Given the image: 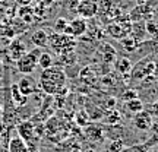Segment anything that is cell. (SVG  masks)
Instances as JSON below:
<instances>
[{"label":"cell","instance_id":"2","mask_svg":"<svg viewBox=\"0 0 158 152\" xmlns=\"http://www.w3.org/2000/svg\"><path fill=\"white\" fill-rule=\"evenodd\" d=\"M48 45L56 51L57 54H62V53L73 51L76 43H75L73 37H70V35L53 32L51 35H48Z\"/></svg>","mask_w":158,"mask_h":152},{"label":"cell","instance_id":"20","mask_svg":"<svg viewBox=\"0 0 158 152\" xmlns=\"http://www.w3.org/2000/svg\"><path fill=\"white\" fill-rule=\"evenodd\" d=\"M53 31L56 34H66L68 35V31H69V21L66 18H57L54 23H53Z\"/></svg>","mask_w":158,"mask_h":152},{"label":"cell","instance_id":"33","mask_svg":"<svg viewBox=\"0 0 158 152\" xmlns=\"http://www.w3.org/2000/svg\"><path fill=\"white\" fill-rule=\"evenodd\" d=\"M3 114H5V108H3V105L0 104V120L3 118Z\"/></svg>","mask_w":158,"mask_h":152},{"label":"cell","instance_id":"29","mask_svg":"<svg viewBox=\"0 0 158 152\" xmlns=\"http://www.w3.org/2000/svg\"><path fill=\"white\" fill-rule=\"evenodd\" d=\"M18 6H31V3L34 2V0H13Z\"/></svg>","mask_w":158,"mask_h":152},{"label":"cell","instance_id":"18","mask_svg":"<svg viewBox=\"0 0 158 152\" xmlns=\"http://www.w3.org/2000/svg\"><path fill=\"white\" fill-rule=\"evenodd\" d=\"M120 44L123 47L124 51H127V53H132V51H135L138 48V45H139V41L133 37V35H127V37H124V38L120 39Z\"/></svg>","mask_w":158,"mask_h":152},{"label":"cell","instance_id":"28","mask_svg":"<svg viewBox=\"0 0 158 152\" xmlns=\"http://www.w3.org/2000/svg\"><path fill=\"white\" fill-rule=\"evenodd\" d=\"M151 116H154V117H157L158 118V101L152 102V105H151Z\"/></svg>","mask_w":158,"mask_h":152},{"label":"cell","instance_id":"7","mask_svg":"<svg viewBox=\"0 0 158 152\" xmlns=\"http://www.w3.org/2000/svg\"><path fill=\"white\" fill-rule=\"evenodd\" d=\"M100 0H79L76 12L81 18L84 19H89L94 18L100 10V5H98Z\"/></svg>","mask_w":158,"mask_h":152},{"label":"cell","instance_id":"6","mask_svg":"<svg viewBox=\"0 0 158 152\" xmlns=\"http://www.w3.org/2000/svg\"><path fill=\"white\" fill-rule=\"evenodd\" d=\"M154 15V9L149 6V3H139V5L133 7L130 10V15H129V19L130 22H145L147 19L152 18Z\"/></svg>","mask_w":158,"mask_h":152},{"label":"cell","instance_id":"27","mask_svg":"<svg viewBox=\"0 0 158 152\" xmlns=\"http://www.w3.org/2000/svg\"><path fill=\"white\" fill-rule=\"evenodd\" d=\"M111 149H113L114 152H120L122 149H123V142H122V141H116V142L113 143Z\"/></svg>","mask_w":158,"mask_h":152},{"label":"cell","instance_id":"23","mask_svg":"<svg viewBox=\"0 0 158 152\" xmlns=\"http://www.w3.org/2000/svg\"><path fill=\"white\" fill-rule=\"evenodd\" d=\"M60 56V63H63L64 66H70V64H75L76 63V54L73 51H68V53H62L59 54Z\"/></svg>","mask_w":158,"mask_h":152},{"label":"cell","instance_id":"8","mask_svg":"<svg viewBox=\"0 0 158 152\" xmlns=\"http://www.w3.org/2000/svg\"><path fill=\"white\" fill-rule=\"evenodd\" d=\"M133 116H135L133 117V126L138 130H149L154 126L152 116L147 110H142V111L133 114Z\"/></svg>","mask_w":158,"mask_h":152},{"label":"cell","instance_id":"24","mask_svg":"<svg viewBox=\"0 0 158 152\" xmlns=\"http://www.w3.org/2000/svg\"><path fill=\"white\" fill-rule=\"evenodd\" d=\"M101 133H102V130L100 127H88L86 129V136L89 139H92V141H95V136H97V141L101 142V139H102Z\"/></svg>","mask_w":158,"mask_h":152},{"label":"cell","instance_id":"15","mask_svg":"<svg viewBox=\"0 0 158 152\" xmlns=\"http://www.w3.org/2000/svg\"><path fill=\"white\" fill-rule=\"evenodd\" d=\"M9 152H29V146L27 142L21 139L19 136H13L9 139V145H7Z\"/></svg>","mask_w":158,"mask_h":152},{"label":"cell","instance_id":"9","mask_svg":"<svg viewBox=\"0 0 158 152\" xmlns=\"http://www.w3.org/2000/svg\"><path fill=\"white\" fill-rule=\"evenodd\" d=\"M88 29V23H86V19L84 18H75L72 21H69V31H68V35L70 37H82V35L86 32Z\"/></svg>","mask_w":158,"mask_h":152},{"label":"cell","instance_id":"16","mask_svg":"<svg viewBox=\"0 0 158 152\" xmlns=\"http://www.w3.org/2000/svg\"><path fill=\"white\" fill-rule=\"evenodd\" d=\"M114 68L117 70L118 73L122 75H127L130 73V70H132V62H130V59L127 57H116V60H114Z\"/></svg>","mask_w":158,"mask_h":152},{"label":"cell","instance_id":"32","mask_svg":"<svg viewBox=\"0 0 158 152\" xmlns=\"http://www.w3.org/2000/svg\"><path fill=\"white\" fill-rule=\"evenodd\" d=\"M3 75H5V68H3V62L0 60V79L3 78Z\"/></svg>","mask_w":158,"mask_h":152},{"label":"cell","instance_id":"19","mask_svg":"<svg viewBox=\"0 0 158 152\" xmlns=\"http://www.w3.org/2000/svg\"><path fill=\"white\" fill-rule=\"evenodd\" d=\"M100 53H101L102 59H104V62H108L111 63L116 60V57H117V53H116V50H114L113 47L110 44H102L101 48H100Z\"/></svg>","mask_w":158,"mask_h":152},{"label":"cell","instance_id":"4","mask_svg":"<svg viewBox=\"0 0 158 152\" xmlns=\"http://www.w3.org/2000/svg\"><path fill=\"white\" fill-rule=\"evenodd\" d=\"M155 70H157V63L154 60L145 59V60H141L139 63H136L135 66H132L130 76L135 80H142V79H147L151 75H154Z\"/></svg>","mask_w":158,"mask_h":152},{"label":"cell","instance_id":"22","mask_svg":"<svg viewBox=\"0 0 158 152\" xmlns=\"http://www.w3.org/2000/svg\"><path fill=\"white\" fill-rule=\"evenodd\" d=\"M126 108H127V111L132 114H136L142 111L143 110V102L139 100V98H136V100H130V101H126Z\"/></svg>","mask_w":158,"mask_h":152},{"label":"cell","instance_id":"17","mask_svg":"<svg viewBox=\"0 0 158 152\" xmlns=\"http://www.w3.org/2000/svg\"><path fill=\"white\" fill-rule=\"evenodd\" d=\"M10 95H12V101L15 107H23L27 101H28V97H25L21 94V91L18 89V85L13 84L10 86Z\"/></svg>","mask_w":158,"mask_h":152},{"label":"cell","instance_id":"25","mask_svg":"<svg viewBox=\"0 0 158 152\" xmlns=\"http://www.w3.org/2000/svg\"><path fill=\"white\" fill-rule=\"evenodd\" d=\"M136 98H139V94L136 92L135 89H130V91H126L123 94V101H130V100H136Z\"/></svg>","mask_w":158,"mask_h":152},{"label":"cell","instance_id":"30","mask_svg":"<svg viewBox=\"0 0 158 152\" xmlns=\"http://www.w3.org/2000/svg\"><path fill=\"white\" fill-rule=\"evenodd\" d=\"M7 7H9V5L6 3L5 0H0V13H5Z\"/></svg>","mask_w":158,"mask_h":152},{"label":"cell","instance_id":"10","mask_svg":"<svg viewBox=\"0 0 158 152\" xmlns=\"http://www.w3.org/2000/svg\"><path fill=\"white\" fill-rule=\"evenodd\" d=\"M16 85H18V89L21 91V94L25 97L35 94V91H37V84H35L34 78H31L29 75H23L22 78L16 82Z\"/></svg>","mask_w":158,"mask_h":152},{"label":"cell","instance_id":"26","mask_svg":"<svg viewBox=\"0 0 158 152\" xmlns=\"http://www.w3.org/2000/svg\"><path fill=\"white\" fill-rule=\"evenodd\" d=\"M34 2L38 6H41V7H48V6H51L54 3V0H34Z\"/></svg>","mask_w":158,"mask_h":152},{"label":"cell","instance_id":"13","mask_svg":"<svg viewBox=\"0 0 158 152\" xmlns=\"http://www.w3.org/2000/svg\"><path fill=\"white\" fill-rule=\"evenodd\" d=\"M31 43L37 47V48H43L48 45V34L44 29H37L31 35Z\"/></svg>","mask_w":158,"mask_h":152},{"label":"cell","instance_id":"34","mask_svg":"<svg viewBox=\"0 0 158 152\" xmlns=\"http://www.w3.org/2000/svg\"><path fill=\"white\" fill-rule=\"evenodd\" d=\"M136 2H138V3H147L148 0H136Z\"/></svg>","mask_w":158,"mask_h":152},{"label":"cell","instance_id":"3","mask_svg":"<svg viewBox=\"0 0 158 152\" xmlns=\"http://www.w3.org/2000/svg\"><path fill=\"white\" fill-rule=\"evenodd\" d=\"M38 56H40V50L34 48L32 51L25 53L19 60H16V69L18 72H21L23 75H29L32 73L37 66H38Z\"/></svg>","mask_w":158,"mask_h":152},{"label":"cell","instance_id":"11","mask_svg":"<svg viewBox=\"0 0 158 152\" xmlns=\"http://www.w3.org/2000/svg\"><path fill=\"white\" fill-rule=\"evenodd\" d=\"M18 136L23 139V141L27 142H32L34 141V136H35V127L34 124L31 123V121H22V123L18 124Z\"/></svg>","mask_w":158,"mask_h":152},{"label":"cell","instance_id":"21","mask_svg":"<svg viewBox=\"0 0 158 152\" xmlns=\"http://www.w3.org/2000/svg\"><path fill=\"white\" fill-rule=\"evenodd\" d=\"M53 63H54V59H53V56H51V53H47V51H44V53H40L38 56V66L43 70L44 69H48L53 66Z\"/></svg>","mask_w":158,"mask_h":152},{"label":"cell","instance_id":"35","mask_svg":"<svg viewBox=\"0 0 158 152\" xmlns=\"http://www.w3.org/2000/svg\"><path fill=\"white\" fill-rule=\"evenodd\" d=\"M157 91H158V80H157Z\"/></svg>","mask_w":158,"mask_h":152},{"label":"cell","instance_id":"1","mask_svg":"<svg viewBox=\"0 0 158 152\" xmlns=\"http://www.w3.org/2000/svg\"><path fill=\"white\" fill-rule=\"evenodd\" d=\"M66 73L63 69L57 66H51L48 69H44L40 76V88L48 95H56L62 94V89L66 86Z\"/></svg>","mask_w":158,"mask_h":152},{"label":"cell","instance_id":"14","mask_svg":"<svg viewBox=\"0 0 158 152\" xmlns=\"http://www.w3.org/2000/svg\"><path fill=\"white\" fill-rule=\"evenodd\" d=\"M18 18L22 21L23 23H31L35 22V18H34V7L32 6H19L18 9Z\"/></svg>","mask_w":158,"mask_h":152},{"label":"cell","instance_id":"5","mask_svg":"<svg viewBox=\"0 0 158 152\" xmlns=\"http://www.w3.org/2000/svg\"><path fill=\"white\" fill-rule=\"evenodd\" d=\"M130 31H132L130 19H126V21L116 19L111 23H108V28H107V32L116 39H122L124 37H127L130 34Z\"/></svg>","mask_w":158,"mask_h":152},{"label":"cell","instance_id":"31","mask_svg":"<svg viewBox=\"0 0 158 152\" xmlns=\"http://www.w3.org/2000/svg\"><path fill=\"white\" fill-rule=\"evenodd\" d=\"M151 143H158V129H155V127H154V135L151 138Z\"/></svg>","mask_w":158,"mask_h":152},{"label":"cell","instance_id":"12","mask_svg":"<svg viewBox=\"0 0 158 152\" xmlns=\"http://www.w3.org/2000/svg\"><path fill=\"white\" fill-rule=\"evenodd\" d=\"M7 53H9V57H10L12 60L16 62V60H19L27 53V47H25V44L19 38H15V39H12V43L9 44Z\"/></svg>","mask_w":158,"mask_h":152}]
</instances>
